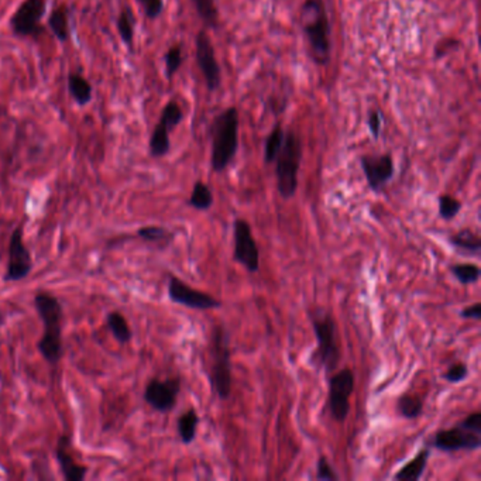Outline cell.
I'll list each match as a JSON object with an SVG mask.
<instances>
[{
  "label": "cell",
  "mask_w": 481,
  "mask_h": 481,
  "mask_svg": "<svg viewBox=\"0 0 481 481\" xmlns=\"http://www.w3.org/2000/svg\"><path fill=\"white\" fill-rule=\"evenodd\" d=\"M70 443L71 439L67 435H63L58 439L57 443V449H55V458L57 462L61 468L63 476L67 481H82L85 480L87 475H88V468L84 465H78L74 460V456L70 452Z\"/></svg>",
  "instance_id": "2e32d148"
},
{
  "label": "cell",
  "mask_w": 481,
  "mask_h": 481,
  "mask_svg": "<svg viewBox=\"0 0 481 481\" xmlns=\"http://www.w3.org/2000/svg\"><path fill=\"white\" fill-rule=\"evenodd\" d=\"M168 296L173 302L196 310L217 309L222 306V302L219 299L213 298L209 293L193 289L174 276H171L168 281Z\"/></svg>",
  "instance_id": "5bb4252c"
},
{
  "label": "cell",
  "mask_w": 481,
  "mask_h": 481,
  "mask_svg": "<svg viewBox=\"0 0 481 481\" xmlns=\"http://www.w3.org/2000/svg\"><path fill=\"white\" fill-rule=\"evenodd\" d=\"M302 30L308 40L312 60L319 65L330 61V21L322 0H305L301 7Z\"/></svg>",
  "instance_id": "7a4b0ae2"
},
{
  "label": "cell",
  "mask_w": 481,
  "mask_h": 481,
  "mask_svg": "<svg viewBox=\"0 0 481 481\" xmlns=\"http://www.w3.org/2000/svg\"><path fill=\"white\" fill-rule=\"evenodd\" d=\"M462 428L470 431V432H475L477 435H481V412L480 411H476L473 414H470L469 416H466L460 423H459Z\"/></svg>",
  "instance_id": "74e56055"
},
{
  "label": "cell",
  "mask_w": 481,
  "mask_h": 481,
  "mask_svg": "<svg viewBox=\"0 0 481 481\" xmlns=\"http://www.w3.org/2000/svg\"><path fill=\"white\" fill-rule=\"evenodd\" d=\"M116 26L123 43L133 48V38H134V16L129 7L123 9L116 20Z\"/></svg>",
  "instance_id": "f1b7e54d"
},
{
  "label": "cell",
  "mask_w": 481,
  "mask_h": 481,
  "mask_svg": "<svg viewBox=\"0 0 481 481\" xmlns=\"http://www.w3.org/2000/svg\"><path fill=\"white\" fill-rule=\"evenodd\" d=\"M68 92L71 97L81 106L88 104L94 97V88L90 81L78 72L68 75Z\"/></svg>",
  "instance_id": "44dd1931"
},
{
  "label": "cell",
  "mask_w": 481,
  "mask_h": 481,
  "mask_svg": "<svg viewBox=\"0 0 481 481\" xmlns=\"http://www.w3.org/2000/svg\"><path fill=\"white\" fill-rule=\"evenodd\" d=\"M316 479L320 481L339 480V476L335 473L333 468L329 465L328 459L325 456H320L316 466Z\"/></svg>",
  "instance_id": "e575fe53"
},
{
  "label": "cell",
  "mask_w": 481,
  "mask_h": 481,
  "mask_svg": "<svg viewBox=\"0 0 481 481\" xmlns=\"http://www.w3.org/2000/svg\"><path fill=\"white\" fill-rule=\"evenodd\" d=\"M481 446V435L470 432L460 425L439 431L428 442V448H435L441 452H458V450H477Z\"/></svg>",
  "instance_id": "7c38bea8"
},
{
  "label": "cell",
  "mask_w": 481,
  "mask_h": 481,
  "mask_svg": "<svg viewBox=\"0 0 481 481\" xmlns=\"http://www.w3.org/2000/svg\"><path fill=\"white\" fill-rule=\"evenodd\" d=\"M312 326L318 342L312 359L326 373H332L340 362V345L336 323L330 313L319 310L312 316Z\"/></svg>",
  "instance_id": "5b68a950"
},
{
  "label": "cell",
  "mask_w": 481,
  "mask_h": 481,
  "mask_svg": "<svg viewBox=\"0 0 481 481\" xmlns=\"http://www.w3.org/2000/svg\"><path fill=\"white\" fill-rule=\"evenodd\" d=\"M234 252L233 259L242 264L249 273H257L260 269V250L253 237L252 227L247 220L236 219L233 225Z\"/></svg>",
  "instance_id": "30bf717a"
},
{
  "label": "cell",
  "mask_w": 481,
  "mask_h": 481,
  "mask_svg": "<svg viewBox=\"0 0 481 481\" xmlns=\"http://www.w3.org/2000/svg\"><path fill=\"white\" fill-rule=\"evenodd\" d=\"M170 129L166 123H163L161 120L157 123V126L154 127L151 137H150V156L154 158H161L164 156H167L171 150V140H170Z\"/></svg>",
  "instance_id": "ffe728a7"
},
{
  "label": "cell",
  "mask_w": 481,
  "mask_h": 481,
  "mask_svg": "<svg viewBox=\"0 0 481 481\" xmlns=\"http://www.w3.org/2000/svg\"><path fill=\"white\" fill-rule=\"evenodd\" d=\"M239 148V112L227 107L215 117L212 124L210 164L215 173L225 171L233 161Z\"/></svg>",
  "instance_id": "3957f363"
},
{
  "label": "cell",
  "mask_w": 481,
  "mask_h": 481,
  "mask_svg": "<svg viewBox=\"0 0 481 481\" xmlns=\"http://www.w3.org/2000/svg\"><path fill=\"white\" fill-rule=\"evenodd\" d=\"M137 236L148 243H166V244H168L174 237V234L170 230L161 226L141 227L137 230Z\"/></svg>",
  "instance_id": "f546056e"
},
{
  "label": "cell",
  "mask_w": 481,
  "mask_h": 481,
  "mask_svg": "<svg viewBox=\"0 0 481 481\" xmlns=\"http://www.w3.org/2000/svg\"><path fill=\"white\" fill-rule=\"evenodd\" d=\"M199 423V416L195 409L184 412L177 421V429L180 439L184 445H191L196 438V429Z\"/></svg>",
  "instance_id": "603a6c76"
},
{
  "label": "cell",
  "mask_w": 481,
  "mask_h": 481,
  "mask_svg": "<svg viewBox=\"0 0 481 481\" xmlns=\"http://www.w3.org/2000/svg\"><path fill=\"white\" fill-rule=\"evenodd\" d=\"M284 136L286 131L280 124H277L273 131L267 136L266 143H264V163L266 164H273L283 147L284 143Z\"/></svg>",
  "instance_id": "d4e9b609"
},
{
  "label": "cell",
  "mask_w": 481,
  "mask_h": 481,
  "mask_svg": "<svg viewBox=\"0 0 481 481\" xmlns=\"http://www.w3.org/2000/svg\"><path fill=\"white\" fill-rule=\"evenodd\" d=\"M431 450L429 448L422 449L409 463H406L395 476L394 479L398 481H416L423 476V472L428 466Z\"/></svg>",
  "instance_id": "d6986e66"
},
{
  "label": "cell",
  "mask_w": 481,
  "mask_h": 481,
  "mask_svg": "<svg viewBox=\"0 0 481 481\" xmlns=\"http://www.w3.org/2000/svg\"><path fill=\"white\" fill-rule=\"evenodd\" d=\"M137 1L143 6L144 13L150 20L158 18L164 11V0H137Z\"/></svg>",
  "instance_id": "d590c367"
},
{
  "label": "cell",
  "mask_w": 481,
  "mask_h": 481,
  "mask_svg": "<svg viewBox=\"0 0 481 481\" xmlns=\"http://www.w3.org/2000/svg\"><path fill=\"white\" fill-rule=\"evenodd\" d=\"M360 166L372 191L380 193L395 174L394 158L391 154L363 156Z\"/></svg>",
  "instance_id": "9a60e30c"
},
{
  "label": "cell",
  "mask_w": 481,
  "mask_h": 481,
  "mask_svg": "<svg viewBox=\"0 0 481 481\" xmlns=\"http://www.w3.org/2000/svg\"><path fill=\"white\" fill-rule=\"evenodd\" d=\"M195 48H196V63L198 67L205 78L206 87L210 92H215L219 90L222 82L220 75V67L216 60L215 48L212 45V41L206 31L200 30L195 37Z\"/></svg>",
  "instance_id": "8fae6325"
},
{
  "label": "cell",
  "mask_w": 481,
  "mask_h": 481,
  "mask_svg": "<svg viewBox=\"0 0 481 481\" xmlns=\"http://www.w3.org/2000/svg\"><path fill=\"white\" fill-rule=\"evenodd\" d=\"M33 270V259L23 242V226H17L9 242V261L4 274L6 283H17L26 280Z\"/></svg>",
  "instance_id": "9c48e42d"
},
{
  "label": "cell",
  "mask_w": 481,
  "mask_h": 481,
  "mask_svg": "<svg viewBox=\"0 0 481 481\" xmlns=\"http://www.w3.org/2000/svg\"><path fill=\"white\" fill-rule=\"evenodd\" d=\"M355 383V373L350 369L335 373L329 380V409L336 422H345L350 412Z\"/></svg>",
  "instance_id": "ba28073f"
},
{
  "label": "cell",
  "mask_w": 481,
  "mask_h": 481,
  "mask_svg": "<svg viewBox=\"0 0 481 481\" xmlns=\"http://www.w3.org/2000/svg\"><path fill=\"white\" fill-rule=\"evenodd\" d=\"M302 158V143L296 133L287 131L283 147L276 158L277 190L284 199H291L298 190V173Z\"/></svg>",
  "instance_id": "8992f818"
},
{
  "label": "cell",
  "mask_w": 481,
  "mask_h": 481,
  "mask_svg": "<svg viewBox=\"0 0 481 481\" xmlns=\"http://www.w3.org/2000/svg\"><path fill=\"white\" fill-rule=\"evenodd\" d=\"M210 385L219 399L226 401L232 395V350L230 335L223 325H216L210 339Z\"/></svg>",
  "instance_id": "277c9868"
},
{
  "label": "cell",
  "mask_w": 481,
  "mask_h": 481,
  "mask_svg": "<svg viewBox=\"0 0 481 481\" xmlns=\"http://www.w3.org/2000/svg\"><path fill=\"white\" fill-rule=\"evenodd\" d=\"M367 126H369V131L372 133V136L374 139H379L382 133V127H383V114L380 110H372L369 113Z\"/></svg>",
  "instance_id": "8d00e7d4"
},
{
  "label": "cell",
  "mask_w": 481,
  "mask_h": 481,
  "mask_svg": "<svg viewBox=\"0 0 481 481\" xmlns=\"http://www.w3.org/2000/svg\"><path fill=\"white\" fill-rule=\"evenodd\" d=\"M3 325V316H1V313H0V326Z\"/></svg>",
  "instance_id": "ab89813d"
},
{
  "label": "cell",
  "mask_w": 481,
  "mask_h": 481,
  "mask_svg": "<svg viewBox=\"0 0 481 481\" xmlns=\"http://www.w3.org/2000/svg\"><path fill=\"white\" fill-rule=\"evenodd\" d=\"M164 61H166V75H167L168 80H173V77L180 71L181 65L184 63L181 45L171 47L167 51V54L164 57Z\"/></svg>",
  "instance_id": "d6a6232c"
},
{
  "label": "cell",
  "mask_w": 481,
  "mask_h": 481,
  "mask_svg": "<svg viewBox=\"0 0 481 481\" xmlns=\"http://www.w3.org/2000/svg\"><path fill=\"white\" fill-rule=\"evenodd\" d=\"M45 14V0H24L10 18V28L17 37L38 38L45 27L41 18Z\"/></svg>",
  "instance_id": "52a82bcc"
},
{
  "label": "cell",
  "mask_w": 481,
  "mask_h": 481,
  "mask_svg": "<svg viewBox=\"0 0 481 481\" xmlns=\"http://www.w3.org/2000/svg\"><path fill=\"white\" fill-rule=\"evenodd\" d=\"M450 273L463 286L476 284L480 280L481 270L477 264L459 263L450 266Z\"/></svg>",
  "instance_id": "484cf974"
},
{
  "label": "cell",
  "mask_w": 481,
  "mask_h": 481,
  "mask_svg": "<svg viewBox=\"0 0 481 481\" xmlns=\"http://www.w3.org/2000/svg\"><path fill=\"white\" fill-rule=\"evenodd\" d=\"M160 120L166 123L170 130H174L184 120V112L175 100H170L163 109Z\"/></svg>",
  "instance_id": "4dcf8cb0"
},
{
  "label": "cell",
  "mask_w": 481,
  "mask_h": 481,
  "mask_svg": "<svg viewBox=\"0 0 481 481\" xmlns=\"http://www.w3.org/2000/svg\"><path fill=\"white\" fill-rule=\"evenodd\" d=\"M68 17H70L68 9L64 4L55 7L51 11V14L48 16V20H47L48 28L51 30V33L54 34V37L60 43H67L70 40V37H71Z\"/></svg>",
  "instance_id": "e0dca14e"
},
{
  "label": "cell",
  "mask_w": 481,
  "mask_h": 481,
  "mask_svg": "<svg viewBox=\"0 0 481 481\" xmlns=\"http://www.w3.org/2000/svg\"><path fill=\"white\" fill-rule=\"evenodd\" d=\"M106 323H107V328L112 332L113 337L119 343L126 345L131 340V336H133L131 329H130L126 318L120 312H110L106 318Z\"/></svg>",
  "instance_id": "7402d4cb"
},
{
  "label": "cell",
  "mask_w": 481,
  "mask_h": 481,
  "mask_svg": "<svg viewBox=\"0 0 481 481\" xmlns=\"http://www.w3.org/2000/svg\"><path fill=\"white\" fill-rule=\"evenodd\" d=\"M462 210V202L453 198L452 195L439 196V216L443 220L455 219Z\"/></svg>",
  "instance_id": "1f68e13d"
},
{
  "label": "cell",
  "mask_w": 481,
  "mask_h": 481,
  "mask_svg": "<svg viewBox=\"0 0 481 481\" xmlns=\"http://www.w3.org/2000/svg\"><path fill=\"white\" fill-rule=\"evenodd\" d=\"M181 391V380L167 379L164 382L153 379L144 389V401L156 411L167 414L175 408L177 398Z\"/></svg>",
  "instance_id": "4fadbf2b"
},
{
  "label": "cell",
  "mask_w": 481,
  "mask_h": 481,
  "mask_svg": "<svg viewBox=\"0 0 481 481\" xmlns=\"http://www.w3.org/2000/svg\"><path fill=\"white\" fill-rule=\"evenodd\" d=\"M34 306L44 326L37 349L47 363L57 364L63 357V305L53 293L38 292L34 296Z\"/></svg>",
  "instance_id": "6da1fadb"
},
{
  "label": "cell",
  "mask_w": 481,
  "mask_h": 481,
  "mask_svg": "<svg viewBox=\"0 0 481 481\" xmlns=\"http://www.w3.org/2000/svg\"><path fill=\"white\" fill-rule=\"evenodd\" d=\"M469 376V369L465 363H455L452 366H449V369L446 370V373H443V380H446L448 383L456 384L460 383L463 380H466Z\"/></svg>",
  "instance_id": "836d02e7"
},
{
  "label": "cell",
  "mask_w": 481,
  "mask_h": 481,
  "mask_svg": "<svg viewBox=\"0 0 481 481\" xmlns=\"http://www.w3.org/2000/svg\"><path fill=\"white\" fill-rule=\"evenodd\" d=\"M460 316L463 319H473V320H480L481 319V303L476 302L470 306H466L465 309L460 310Z\"/></svg>",
  "instance_id": "f35d334b"
},
{
  "label": "cell",
  "mask_w": 481,
  "mask_h": 481,
  "mask_svg": "<svg viewBox=\"0 0 481 481\" xmlns=\"http://www.w3.org/2000/svg\"><path fill=\"white\" fill-rule=\"evenodd\" d=\"M449 243L463 254L479 256L481 252L480 236L472 229H463L449 237Z\"/></svg>",
  "instance_id": "ac0fdd59"
},
{
  "label": "cell",
  "mask_w": 481,
  "mask_h": 481,
  "mask_svg": "<svg viewBox=\"0 0 481 481\" xmlns=\"http://www.w3.org/2000/svg\"><path fill=\"white\" fill-rule=\"evenodd\" d=\"M188 205L196 210H207L213 205V193L212 190L202 181H196L193 185L191 198Z\"/></svg>",
  "instance_id": "83f0119b"
},
{
  "label": "cell",
  "mask_w": 481,
  "mask_h": 481,
  "mask_svg": "<svg viewBox=\"0 0 481 481\" xmlns=\"http://www.w3.org/2000/svg\"><path fill=\"white\" fill-rule=\"evenodd\" d=\"M193 3L202 23L209 28H217L219 13L215 0H193Z\"/></svg>",
  "instance_id": "4316f807"
},
{
  "label": "cell",
  "mask_w": 481,
  "mask_h": 481,
  "mask_svg": "<svg viewBox=\"0 0 481 481\" xmlns=\"http://www.w3.org/2000/svg\"><path fill=\"white\" fill-rule=\"evenodd\" d=\"M423 411V401L418 395L404 394L396 401V412L405 419H415Z\"/></svg>",
  "instance_id": "cb8c5ba5"
}]
</instances>
